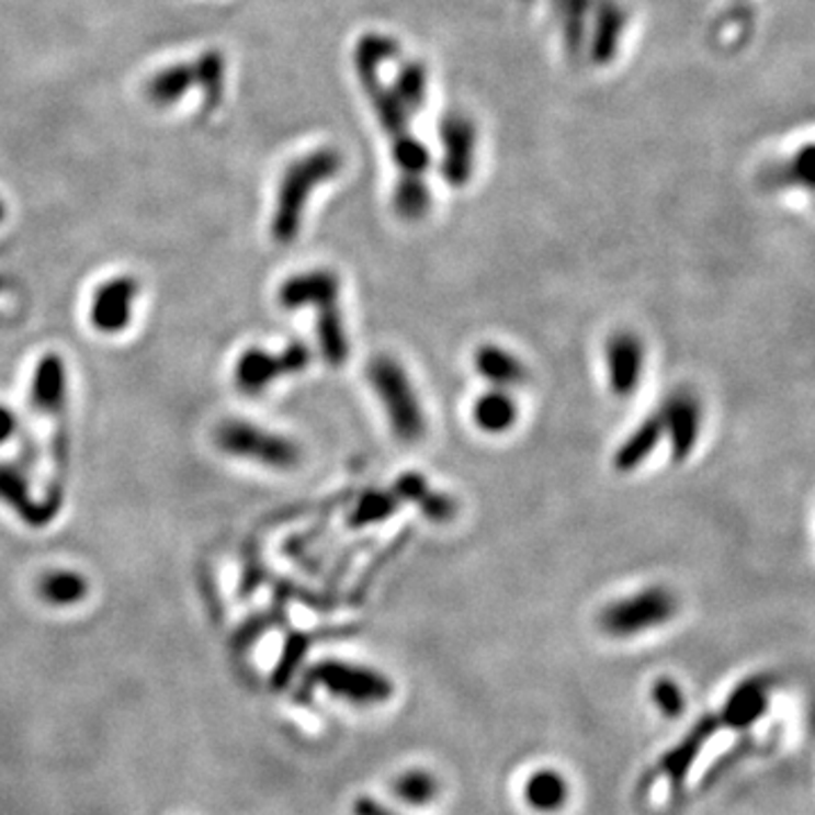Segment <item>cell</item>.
Segmentation results:
<instances>
[{"instance_id": "1", "label": "cell", "mask_w": 815, "mask_h": 815, "mask_svg": "<svg viewBox=\"0 0 815 815\" xmlns=\"http://www.w3.org/2000/svg\"><path fill=\"white\" fill-rule=\"evenodd\" d=\"M340 168L342 157L336 148H317L288 163L281 177L272 218V236L276 242L291 245L297 238L308 197L317 186L333 180Z\"/></svg>"}, {"instance_id": "2", "label": "cell", "mask_w": 815, "mask_h": 815, "mask_svg": "<svg viewBox=\"0 0 815 815\" xmlns=\"http://www.w3.org/2000/svg\"><path fill=\"white\" fill-rule=\"evenodd\" d=\"M66 399V372L64 363L57 353H48L34 370L32 381V410L39 415V419L48 421V440L46 446V465L42 472V491L44 499L39 501L42 508L53 517L59 508V483L57 476L64 463V431L59 427V417L64 410Z\"/></svg>"}, {"instance_id": "3", "label": "cell", "mask_w": 815, "mask_h": 815, "mask_svg": "<svg viewBox=\"0 0 815 815\" xmlns=\"http://www.w3.org/2000/svg\"><path fill=\"white\" fill-rule=\"evenodd\" d=\"M367 376L387 412L395 438L406 444L419 442L427 433V417L401 363L393 356H376L370 363Z\"/></svg>"}, {"instance_id": "4", "label": "cell", "mask_w": 815, "mask_h": 815, "mask_svg": "<svg viewBox=\"0 0 815 815\" xmlns=\"http://www.w3.org/2000/svg\"><path fill=\"white\" fill-rule=\"evenodd\" d=\"M320 687L333 698L347 700L359 706L383 704L395 693V684L383 672L370 668L349 664L340 659H325L310 666L304 676V689Z\"/></svg>"}, {"instance_id": "5", "label": "cell", "mask_w": 815, "mask_h": 815, "mask_svg": "<svg viewBox=\"0 0 815 815\" xmlns=\"http://www.w3.org/2000/svg\"><path fill=\"white\" fill-rule=\"evenodd\" d=\"M678 612V598L664 587H648L600 612V627L616 639H627L668 623Z\"/></svg>"}, {"instance_id": "6", "label": "cell", "mask_w": 815, "mask_h": 815, "mask_svg": "<svg viewBox=\"0 0 815 815\" xmlns=\"http://www.w3.org/2000/svg\"><path fill=\"white\" fill-rule=\"evenodd\" d=\"M218 444L229 455L257 460L261 465L288 469L299 463V446L276 433H268L247 421H225L218 429Z\"/></svg>"}, {"instance_id": "7", "label": "cell", "mask_w": 815, "mask_h": 815, "mask_svg": "<svg viewBox=\"0 0 815 815\" xmlns=\"http://www.w3.org/2000/svg\"><path fill=\"white\" fill-rule=\"evenodd\" d=\"M310 363V349L304 342H293L281 353L263 349H247L236 365V383L242 393H261L274 378L306 370Z\"/></svg>"}, {"instance_id": "8", "label": "cell", "mask_w": 815, "mask_h": 815, "mask_svg": "<svg viewBox=\"0 0 815 815\" xmlns=\"http://www.w3.org/2000/svg\"><path fill=\"white\" fill-rule=\"evenodd\" d=\"M442 174L449 186L469 184L476 163V127L465 114H449L440 127Z\"/></svg>"}, {"instance_id": "9", "label": "cell", "mask_w": 815, "mask_h": 815, "mask_svg": "<svg viewBox=\"0 0 815 815\" xmlns=\"http://www.w3.org/2000/svg\"><path fill=\"white\" fill-rule=\"evenodd\" d=\"M661 423H664V435H668L670 442V455L676 463H684L691 457L702 427V408L700 401L689 389H676L661 410H659Z\"/></svg>"}, {"instance_id": "10", "label": "cell", "mask_w": 815, "mask_h": 815, "mask_svg": "<svg viewBox=\"0 0 815 815\" xmlns=\"http://www.w3.org/2000/svg\"><path fill=\"white\" fill-rule=\"evenodd\" d=\"M605 363L612 393L621 399L634 395L646 367V349L642 338L630 331L614 333L605 347Z\"/></svg>"}, {"instance_id": "11", "label": "cell", "mask_w": 815, "mask_h": 815, "mask_svg": "<svg viewBox=\"0 0 815 815\" xmlns=\"http://www.w3.org/2000/svg\"><path fill=\"white\" fill-rule=\"evenodd\" d=\"M138 293L132 276H116L98 288L91 304V322L102 333H121L132 320V304Z\"/></svg>"}, {"instance_id": "12", "label": "cell", "mask_w": 815, "mask_h": 815, "mask_svg": "<svg viewBox=\"0 0 815 815\" xmlns=\"http://www.w3.org/2000/svg\"><path fill=\"white\" fill-rule=\"evenodd\" d=\"M340 281L331 270H313L295 274L281 283L279 302L283 308H302V306H327L338 302Z\"/></svg>"}, {"instance_id": "13", "label": "cell", "mask_w": 815, "mask_h": 815, "mask_svg": "<svg viewBox=\"0 0 815 815\" xmlns=\"http://www.w3.org/2000/svg\"><path fill=\"white\" fill-rule=\"evenodd\" d=\"M768 693L770 684L766 678H752L738 684L723 704L718 725L732 729L752 727L768 712Z\"/></svg>"}, {"instance_id": "14", "label": "cell", "mask_w": 815, "mask_h": 815, "mask_svg": "<svg viewBox=\"0 0 815 815\" xmlns=\"http://www.w3.org/2000/svg\"><path fill=\"white\" fill-rule=\"evenodd\" d=\"M569 782L555 768L533 770L523 784V802L537 813H557L569 802Z\"/></svg>"}, {"instance_id": "15", "label": "cell", "mask_w": 815, "mask_h": 815, "mask_svg": "<svg viewBox=\"0 0 815 815\" xmlns=\"http://www.w3.org/2000/svg\"><path fill=\"white\" fill-rule=\"evenodd\" d=\"M474 365H476V372L487 383H491L494 387L510 389V387H519L528 381L525 365L514 356L512 351H508L503 347L483 344L476 351Z\"/></svg>"}, {"instance_id": "16", "label": "cell", "mask_w": 815, "mask_h": 815, "mask_svg": "<svg viewBox=\"0 0 815 815\" xmlns=\"http://www.w3.org/2000/svg\"><path fill=\"white\" fill-rule=\"evenodd\" d=\"M664 438V423L659 412L646 417L639 427H636L627 440L614 453V469L621 474H630L636 467H642L648 455L657 449Z\"/></svg>"}, {"instance_id": "17", "label": "cell", "mask_w": 815, "mask_h": 815, "mask_svg": "<svg viewBox=\"0 0 815 815\" xmlns=\"http://www.w3.org/2000/svg\"><path fill=\"white\" fill-rule=\"evenodd\" d=\"M718 727H721V725H718V718H714V716L702 718V721L691 729V734L682 738L680 746H676V748H672L670 752L664 755V759H661V770L666 772V777L670 779L672 786H680V784L684 782V777H687V772L691 770L693 761L698 759V755H700V750H702V746H704V740H706L709 736H712Z\"/></svg>"}, {"instance_id": "18", "label": "cell", "mask_w": 815, "mask_h": 815, "mask_svg": "<svg viewBox=\"0 0 815 815\" xmlns=\"http://www.w3.org/2000/svg\"><path fill=\"white\" fill-rule=\"evenodd\" d=\"M519 417V408L510 397L508 389L494 387L487 389L474 404V421L476 427L489 435H501L510 431Z\"/></svg>"}, {"instance_id": "19", "label": "cell", "mask_w": 815, "mask_h": 815, "mask_svg": "<svg viewBox=\"0 0 815 815\" xmlns=\"http://www.w3.org/2000/svg\"><path fill=\"white\" fill-rule=\"evenodd\" d=\"M195 84L193 64H170L146 82V100L155 107H172Z\"/></svg>"}, {"instance_id": "20", "label": "cell", "mask_w": 815, "mask_h": 815, "mask_svg": "<svg viewBox=\"0 0 815 815\" xmlns=\"http://www.w3.org/2000/svg\"><path fill=\"white\" fill-rule=\"evenodd\" d=\"M317 338H320L322 356L329 365L342 367L349 359V338L342 322V315L336 304L317 308Z\"/></svg>"}, {"instance_id": "21", "label": "cell", "mask_w": 815, "mask_h": 815, "mask_svg": "<svg viewBox=\"0 0 815 815\" xmlns=\"http://www.w3.org/2000/svg\"><path fill=\"white\" fill-rule=\"evenodd\" d=\"M399 506H401V501H399V496L395 494L393 487H389V489H370L361 496L356 508L349 512L347 523H349V528H356V530L367 528L372 523H381V521L393 517L399 510Z\"/></svg>"}, {"instance_id": "22", "label": "cell", "mask_w": 815, "mask_h": 815, "mask_svg": "<svg viewBox=\"0 0 815 815\" xmlns=\"http://www.w3.org/2000/svg\"><path fill=\"white\" fill-rule=\"evenodd\" d=\"M397 100L404 104V110L415 116L421 112L423 102L429 98V73L419 61H406L399 68V76L395 84L389 87Z\"/></svg>"}, {"instance_id": "23", "label": "cell", "mask_w": 815, "mask_h": 815, "mask_svg": "<svg viewBox=\"0 0 815 815\" xmlns=\"http://www.w3.org/2000/svg\"><path fill=\"white\" fill-rule=\"evenodd\" d=\"M193 70H195V84H200V89H202L204 110L214 112L220 104L223 91H225V57H223V53L208 50V53L200 55V59L193 61Z\"/></svg>"}, {"instance_id": "24", "label": "cell", "mask_w": 815, "mask_h": 815, "mask_svg": "<svg viewBox=\"0 0 815 815\" xmlns=\"http://www.w3.org/2000/svg\"><path fill=\"white\" fill-rule=\"evenodd\" d=\"M625 25V14L612 0H605L598 10V37H593L591 57L598 64H608L621 42V32Z\"/></svg>"}, {"instance_id": "25", "label": "cell", "mask_w": 815, "mask_h": 815, "mask_svg": "<svg viewBox=\"0 0 815 815\" xmlns=\"http://www.w3.org/2000/svg\"><path fill=\"white\" fill-rule=\"evenodd\" d=\"M393 791L397 800L408 806H427L438 800L440 782H438V777L429 770L410 768L395 779Z\"/></svg>"}, {"instance_id": "26", "label": "cell", "mask_w": 815, "mask_h": 815, "mask_svg": "<svg viewBox=\"0 0 815 815\" xmlns=\"http://www.w3.org/2000/svg\"><path fill=\"white\" fill-rule=\"evenodd\" d=\"M0 499L10 503L27 523L42 525L50 521V517L44 512V508L30 499L27 487L23 485L19 472L10 467H0Z\"/></svg>"}, {"instance_id": "27", "label": "cell", "mask_w": 815, "mask_h": 815, "mask_svg": "<svg viewBox=\"0 0 815 815\" xmlns=\"http://www.w3.org/2000/svg\"><path fill=\"white\" fill-rule=\"evenodd\" d=\"M87 580L76 571H53L39 582V593L50 605H73L87 596Z\"/></svg>"}, {"instance_id": "28", "label": "cell", "mask_w": 815, "mask_h": 815, "mask_svg": "<svg viewBox=\"0 0 815 815\" xmlns=\"http://www.w3.org/2000/svg\"><path fill=\"white\" fill-rule=\"evenodd\" d=\"M393 202L404 220H421L431 208V191L427 180H397Z\"/></svg>"}, {"instance_id": "29", "label": "cell", "mask_w": 815, "mask_h": 815, "mask_svg": "<svg viewBox=\"0 0 815 815\" xmlns=\"http://www.w3.org/2000/svg\"><path fill=\"white\" fill-rule=\"evenodd\" d=\"M308 646H310V636L306 632H297V634L288 636L286 646H283V655H281V659H279V664L272 672V678H270V684L274 687V691L286 689L291 684L295 670L302 664Z\"/></svg>"}, {"instance_id": "30", "label": "cell", "mask_w": 815, "mask_h": 815, "mask_svg": "<svg viewBox=\"0 0 815 815\" xmlns=\"http://www.w3.org/2000/svg\"><path fill=\"white\" fill-rule=\"evenodd\" d=\"M650 700L655 702L657 712L670 721L680 718L687 709V695L672 678H657L650 687Z\"/></svg>"}, {"instance_id": "31", "label": "cell", "mask_w": 815, "mask_h": 815, "mask_svg": "<svg viewBox=\"0 0 815 815\" xmlns=\"http://www.w3.org/2000/svg\"><path fill=\"white\" fill-rule=\"evenodd\" d=\"M410 540H412V530L410 528H406V530H401V533L393 540V542H389L367 566H365V571L361 574V580H359V587H356V596H361V593H365L367 589H370V585L378 578V574L381 571H385L387 569V564L389 562H393L397 555H401L404 551H406V546L410 544Z\"/></svg>"}, {"instance_id": "32", "label": "cell", "mask_w": 815, "mask_h": 815, "mask_svg": "<svg viewBox=\"0 0 815 815\" xmlns=\"http://www.w3.org/2000/svg\"><path fill=\"white\" fill-rule=\"evenodd\" d=\"M419 512L435 521V523H444V521H451L455 517V501L451 499V496L442 494V491H435V489H429L427 494L421 496V501L417 503Z\"/></svg>"}, {"instance_id": "33", "label": "cell", "mask_w": 815, "mask_h": 815, "mask_svg": "<svg viewBox=\"0 0 815 815\" xmlns=\"http://www.w3.org/2000/svg\"><path fill=\"white\" fill-rule=\"evenodd\" d=\"M393 489L401 503H419L421 496L431 489V485L419 472H408L395 480Z\"/></svg>"}, {"instance_id": "34", "label": "cell", "mask_w": 815, "mask_h": 815, "mask_svg": "<svg viewBox=\"0 0 815 815\" xmlns=\"http://www.w3.org/2000/svg\"><path fill=\"white\" fill-rule=\"evenodd\" d=\"M811 148L806 146L800 155H795L791 161H789V177L784 184H791V186H811Z\"/></svg>"}, {"instance_id": "35", "label": "cell", "mask_w": 815, "mask_h": 815, "mask_svg": "<svg viewBox=\"0 0 815 815\" xmlns=\"http://www.w3.org/2000/svg\"><path fill=\"white\" fill-rule=\"evenodd\" d=\"M351 811H353V815H399L393 808H387L385 804H381V802H376L367 795H361L356 802H353Z\"/></svg>"}, {"instance_id": "36", "label": "cell", "mask_w": 815, "mask_h": 815, "mask_svg": "<svg viewBox=\"0 0 815 815\" xmlns=\"http://www.w3.org/2000/svg\"><path fill=\"white\" fill-rule=\"evenodd\" d=\"M16 431V417L10 408L0 406V444L8 442Z\"/></svg>"}, {"instance_id": "37", "label": "cell", "mask_w": 815, "mask_h": 815, "mask_svg": "<svg viewBox=\"0 0 815 815\" xmlns=\"http://www.w3.org/2000/svg\"><path fill=\"white\" fill-rule=\"evenodd\" d=\"M3 216H5V206H3V202H0V223H3Z\"/></svg>"}]
</instances>
